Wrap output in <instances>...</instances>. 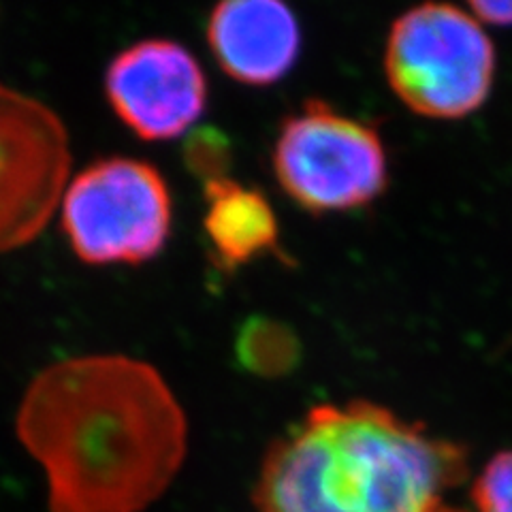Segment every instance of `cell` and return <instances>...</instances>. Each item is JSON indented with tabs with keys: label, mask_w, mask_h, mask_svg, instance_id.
I'll return each instance as SVG.
<instances>
[{
	"label": "cell",
	"mask_w": 512,
	"mask_h": 512,
	"mask_svg": "<svg viewBox=\"0 0 512 512\" xmlns=\"http://www.w3.org/2000/svg\"><path fill=\"white\" fill-rule=\"evenodd\" d=\"M235 357L246 372L261 378H280L299 361V340L291 327L265 316H252L239 327Z\"/></svg>",
	"instance_id": "obj_10"
},
{
	"label": "cell",
	"mask_w": 512,
	"mask_h": 512,
	"mask_svg": "<svg viewBox=\"0 0 512 512\" xmlns=\"http://www.w3.org/2000/svg\"><path fill=\"white\" fill-rule=\"evenodd\" d=\"M182 160L203 186L227 180L233 165L231 141L214 126H199L184 137Z\"/></svg>",
	"instance_id": "obj_11"
},
{
	"label": "cell",
	"mask_w": 512,
	"mask_h": 512,
	"mask_svg": "<svg viewBox=\"0 0 512 512\" xmlns=\"http://www.w3.org/2000/svg\"><path fill=\"white\" fill-rule=\"evenodd\" d=\"M105 96L139 139L171 141L205 114L207 77L178 41L143 39L109 62Z\"/></svg>",
	"instance_id": "obj_7"
},
{
	"label": "cell",
	"mask_w": 512,
	"mask_h": 512,
	"mask_svg": "<svg viewBox=\"0 0 512 512\" xmlns=\"http://www.w3.org/2000/svg\"><path fill=\"white\" fill-rule=\"evenodd\" d=\"M203 229L214 265L231 274L261 256L278 254L280 229L274 207L261 190L231 178L203 186Z\"/></svg>",
	"instance_id": "obj_9"
},
{
	"label": "cell",
	"mask_w": 512,
	"mask_h": 512,
	"mask_svg": "<svg viewBox=\"0 0 512 512\" xmlns=\"http://www.w3.org/2000/svg\"><path fill=\"white\" fill-rule=\"evenodd\" d=\"M171 227L169 186L139 158L96 160L62 197V233L86 265L148 263L165 250Z\"/></svg>",
	"instance_id": "obj_4"
},
{
	"label": "cell",
	"mask_w": 512,
	"mask_h": 512,
	"mask_svg": "<svg viewBox=\"0 0 512 512\" xmlns=\"http://www.w3.org/2000/svg\"><path fill=\"white\" fill-rule=\"evenodd\" d=\"M384 71L397 99L414 114L457 120L487 101L495 47L472 13L429 3L399 15L391 26Z\"/></svg>",
	"instance_id": "obj_3"
},
{
	"label": "cell",
	"mask_w": 512,
	"mask_h": 512,
	"mask_svg": "<svg viewBox=\"0 0 512 512\" xmlns=\"http://www.w3.org/2000/svg\"><path fill=\"white\" fill-rule=\"evenodd\" d=\"M472 495L478 512H512V451L498 453L487 463Z\"/></svg>",
	"instance_id": "obj_12"
},
{
	"label": "cell",
	"mask_w": 512,
	"mask_h": 512,
	"mask_svg": "<svg viewBox=\"0 0 512 512\" xmlns=\"http://www.w3.org/2000/svg\"><path fill=\"white\" fill-rule=\"evenodd\" d=\"M207 45L218 67L244 86H274L295 67L301 28L278 0H227L210 13Z\"/></svg>",
	"instance_id": "obj_8"
},
{
	"label": "cell",
	"mask_w": 512,
	"mask_h": 512,
	"mask_svg": "<svg viewBox=\"0 0 512 512\" xmlns=\"http://www.w3.org/2000/svg\"><path fill=\"white\" fill-rule=\"evenodd\" d=\"M71 169L69 133L45 103L0 84V254L50 222Z\"/></svg>",
	"instance_id": "obj_6"
},
{
	"label": "cell",
	"mask_w": 512,
	"mask_h": 512,
	"mask_svg": "<svg viewBox=\"0 0 512 512\" xmlns=\"http://www.w3.org/2000/svg\"><path fill=\"white\" fill-rule=\"evenodd\" d=\"M18 438L47 478L52 512H141L188 448L182 404L156 367L124 355L64 359L32 378Z\"/></svg>",
	"instance_id": "obj_1"
},
{
	"label": "cell",
	"mask_w": 512,
	"mask_h": 512,
	"mask_svg": "<svg viewBox=\"0 0 512 512\" xmlns=\"http://www.w3.org/2000/svg\"><path fill=\"white\" fill-rule=\"evenodd\" d=\"M470 11L480 24H495V26H512V3L504 0H476L470 5Z\"/></svg>",
	"instance_id": "obj_13"
},
{
	"label": "cell",
	"mask_w": 512,
	"mask_h": 512,
	"mask_svg": "<svg viewBox=\"0 0 512 512\" xmlns=\"http://www.w3.org/2000/svg\"><path fill=\"white\" fill-rule=\"evenodd\" d=\"M436 512H459V510H453V508H444V506H440Z\"/></svg>",
	"instance_id": "obj_14"
},
{
	"label": "cell",
	"mask_w": 512,
	"mask_h": 512,
	"mask_svg": "<svg viewBox=\"0 0 512 512\" xmlns=\"http://www.w3.org/2000/svg\"><path fill=\"white\" fill-rule=\"evenodd\" d=\"M468 474L466 448L365 399L314 406L269 446L259 512H436Z\"/></svg>",
	"instance_id": "obj_2"
},
{
	"label": "cell",
	"mask_w": 512,
	"mask_h": 512,
	"mask_svg": "<svg viewBox=\"0 0 512 512\" xmlns=\"http://www.w3.org/2000/svg\"><path fill=\"white\" fill-rule=\"evenodd\" d=\"M271 160L282 190L312 214L357 210L387 186V152L376 128L325 101H306L282 122Z\"/></svg>",
	"instance_id": "obj_5"
}]
</instances>
